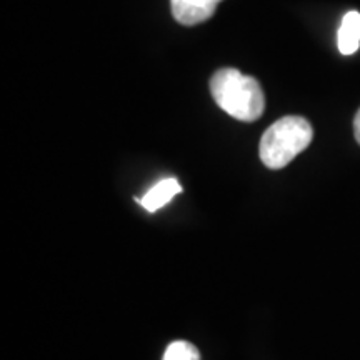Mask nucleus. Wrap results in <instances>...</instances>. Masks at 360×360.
I'll use <instances>...</instances> for the list:
<instances>
[{
	"instance_id": "1",
	"label": "nucleus",
	"mask_w": 360,
	"mask_h": 360,
	"mask_svg": "<svg viewBox=\"0 0 360 360\" xmlns=\"http://www.w3.org/2000/svg\"><path fill=\"white\" fill-rule=\"evenodd\" d=\"M210 92L217 105L233 119L255 122L265 109L260 84L237 69H220L210 79Z\"/></svg>"
},
{
	"instance_id": "2",
	"label": "nucleus",
	"mask_w": 360,
	"mask_h": 360,
	"mask_svg": "<svg viewBox=\"0 0 360 360\" xmlns=\"http://www.w3.org/2000/svg\"><path fill=\"white\" fill-rule=\"evenodd\" d=\"M314 139V129L307 119L287 115L265 130L260 139L259 155L265 167L278 170L302 154Z\"/></svg>"
},
{
	"instance_id": "3",
	"label": "nucleus",
	"mask_w": 360,
	"mask_h": 360,
	"mask_svg": "<svg viewBox=\"0 0 360 360\" xmlns=\"http://www.w3.org/2000/svg\"><path fill=\"white\" fill-rule=\"evenodd\" d=\"M222 0H170L174 19L182 25H195L209 20Z\"/></svg>"
},
{
	"instance_id": "4",
	"label": "nucleus",
	"mask_w": 360,
	"mask_h": 360,
	"mask_svg": "<svg viewBox=\"0 0 360 360\" xmlns=\"http://www.w3.org/2000/svg\"><path fill=\"white\" fill-rule=\"evenodd\" d=\"M180 192H182V186H180L177 179H164L160 180V182H157L142 199H139V204H141L146 210H148V212H155V210L167 205Z\"/></svg>"
},
{
	"instance_id": "5",
	"label": "nucleus",
	"mask_w": 360,
	"mask_h": 360,
	"mask_svg": "<svg viewBox=\"0 0 360 360\" xmlns=\"http://www.w3.org/2000/svg\"><path fill=\"white\" fill-rule=\"evenodd\" d=\"M337 45L344 56H352L360 47V12L350 11L344 15L337 34Z\"/></svg>"
},
{
	"instance_id": "6",
	"label": "nucleus",
	"mask_w": 360,
	"mask_h": 360,
	"mask_svg": "<svg viewBox=\"0 0 360 360\" xmlns=\"http://www.w3.org/2000/svg\"><path fill=\"white\" fill-rule=\"evenodd\" d=\"M162 360H200V352L187 340H175L165 349Z\"/></svg>"
},
{
	"instance_id": "7",
	"label": "nucleus",
	"mask_w": 360,
	"mask_h": 360,
	"mask_svg": "<svg viewBox=\"0 0 360 360\" xmlns=\"http://www.w3.org/2000/svg\"><path fill=\"white\" fill-rule=\"evenodd\" d=\"M354 134H355V141H357L360 146V109L357 114H355V119H354Z\"/></svg>"
}]
</instances>
